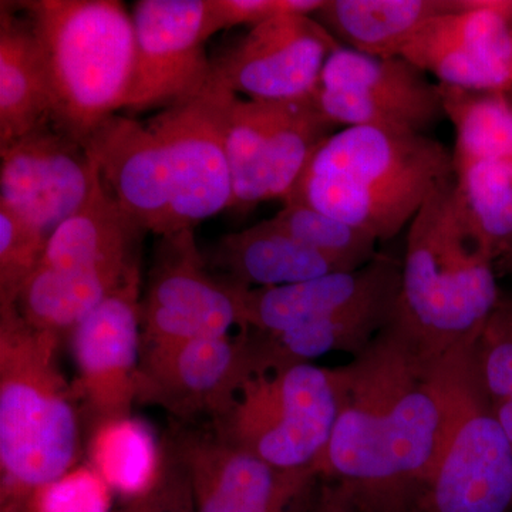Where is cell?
<instances>
[{
    "label": "cell",
    "instance_id": "obj_1",
    "mask_svg": "<svg viewBox=\"0 0 512 512\" xmlns=\"http://www.w3.org/2000/svg\"><path fill=\"white\" fill-rule=\"evenodd\" d=\"M444 355L396 322L339 366L342 404L316 473L355 512H413L439 463L450 424Z\"/></svg>",
    "mask_w": 512,
    "mask_h": 512
},
{
    "label": "cell",
    "instance_id": "obj_2",
    "mask_svg": "<svg viewBox=\"0 0 512 512\" xmlns=\"http://www.w3.org/2000/svg\"><path fill=\"white\" fill-rule=\"evenodd\" d=\"M60 338L33 328L16 305H0V512H32L79 457V410L57 362Z\"/></svg>",
    "mask_w": 512,
    "mask_h": 512
},
{
    "label": "cell",
    "instance_id": "obj_3",
    "mask_svg": "<svg viewBox=\"0 0 512 512\" xmlns=\"http://www.w3.org/2000/svg\"><path fill=\"white\" fill-rule=\"evenodd\" d=\"M453 175V151L427 134L348 127L320 147L285 202H301L389 241Z\"/></svg>",
    "mask_w": 512,
    "mask_h": 512
},
{
    "label": "cell",
    "instance_id": "obj_4",
    "mask_svg": "<svg viewBox=\"0 0 512 512\" xmlns=\"http://www.w3.org/2000/svg\"><path fill=\"white\" fill-rule=\"evenodd\" d=\"M494 264L464 228L446 178L407 229L393 319L433 355L474 338L503 298Z\"/></svg>",
    "mask_w": 512,
    "mask_h": 512
},
{
    "label": "cell",
    "instance_id": "obj_5",
    "mask_svg": "<svg viewBox=\"0 0 512 512\" xmlns=\"http://www.w3.org/2000/svg\"><path fill=\"white\" fill-rule=\"evenodd\" d=\"M42 50L53 99L52 123L86 143L126 107L136 55L133 16L116 0L18 3Z\"/></svg>",
    "mask_w": 512,
    "mask_h": 512
},
{
    "label": "cell",
    "instance_id": "obj_6",
    "mask_svg": "<svg viewBox=\"0 0 512 512\" xmlns=\"http://www.w3.org/2000/svg\"><path fill=\"white\" fill-rule=\"evenodd\" d=\"M342 404L338 367L313 363L256 370L244 380L215 434L281 470H313ZM318 474V473H316Z\"/></svg>",
    "mask_w": 512,
    "mask_h": 512
},
{
    "label": "cell",
    "instance_id": "obj_7",
    "mask_svg": "<svg viewBox=\"0 0 512 512\" xmlns=\"http://www.w3.org/2000/svg\"><path fill=\"white\" fill-rule=\"evenodd\" d=\"M478 333L444 355L447 440L413 512H512V444L478 377Z\"/></svg>",
    "mask_w": 512,
    "mask_h": 512
},
{
    "label": "cell",
    "instance_id": "obj_8",
    "mask_svg": "<svg viewBox=\"0 0 512 512\" xmlns=\"http://www.w3.org/2000/svg\"><path fill=\"white\" fill-rule=\"evenodd\" d=\"M336 127H375L427 134L446 119L439 84L404 57H373L339 47L312 94Z\"/></svg>",
    "mask_w": 512,
    "mask_h": 512
},
{
    "label": "cell",
    "instance_id": "obj_9",
    "mask_svg": "<svg viewBox=\"0 0 512 512\" xmlns=\"http://www.w3.org/2000/svg\"><path fill=\"white\" fill-rule=\"evenodd\" d=\"M237 96L211 73L204 89L175 101L147 123L163 144L170 164L175 232L194 229L231 208L225 130L229 107Z\"/></svg>",
    "mask_w": 512,
    "mask_h": 512
},
{
    "label": "cell",
    "instance_id": "obj_10",
    "mask_svg": "<svg viewBox=\"0 0 512 512\" xmlns=\"http://www.w3.org/2000/svg\"><path fill=\"white\" fill-rule=\"evenodd\" d=\"M242 289L211 275L194 229L161 238L141 301L144 345L227 336L241 328Z\"/></svg>",
    "mask_w": 512,
    "mask_h": 512
},
{
    "label": "cell",
    "instance_id": "obj_11",
    "mask_svg": "<svg viewBox=\"0 0 512 512\" xmlns=\"http://www.w3.org/2000/svg\"><path fill=\"white\" fill-rule=\"evenodd\" d=\"M140 272L130 276L72 332L73 390L93 434L131 420L141 352Z\"/></svg>",
    "mask_w": 512,
    "mask_h": 512
},
{
    "label": "cell",
    "instance_id": "obj_12",
    "mask_svg": "<svg viewBox=\"0 0 512 512\" xmlns=\"http://www.w3.org/2000/svg\"><path fill=\"white\" fill-rule=\"evenodd\" d=\"M339 47L313 16H275L252 26L211 62L212 77L251 100L303 99L318 89L323 67Z\"/></svg>",
    "mask_w": 512,
    "mask_h": 512
},
{
    "label": "cell",
    "instance_id": "obj_13",
    "mask_svg": "<svg viewBox=\"0 0 512 512\" xmlns=\"http://www.w3.org/2000/svg\"><path fill=\"white\" fill-rule=\"evenodd\" d=\"M252 373L247 335L220 336L144 345L137 379V403L164 407L178 419L227 412Z\"/></svg>",
    "mask_w": 512,
    "mask_h": 512
},
{
    "label": "cell",
    "instance_id": "obj_14",
    "mask_svg": "<svg viewBox=\"0 0 512 512\" xmlns=\"http://www.w3.org/2000/svg\"><path fill=\"white\" fill-rule=\"evenodd\" d=\"M205 0H141L134 6L136 55L126 107L171 106L210 82Z\"/></svg>",
    "mask_w": 512,
    "mask_h": 512
},
{
    "label": "cell",
    "instance_id": "obj_15",
    "mask_svg": "<svg viewBox=\"0 0 512 512\" xmlns=\"http://www.w3.org/2000/svg\"><path fill=\"white\" fill-rule=\"evenodd\" d=\"M167 446L187 474L194 512H289L319 477L271 466L214 430L180 431Z\"/></svg>",
    "mask_w": 512,
    "mask_h": 512
},
{
    "label": "cell",
    "instance_id": "obj_16",
    "mask_svg": "<svg viewBox=\"0 0 512 512\" xmlns=\"http://www.w3.org/2000/svg\"><path fill=\"white\" fill-rule=\"evenodd\" d=\"M402 57L443 86L510 93L512 0H467L427 23Z\"/></svg>",
    "mask_w": 512,
    "mask_h": 512
},
{
    "label": "cell",
    "instance_id": "obj_17",
    "mask_svg": "<svg viewBox=\"0 0 512 512\" xmlns=\"http://www.w3.org/2000/svg\"><path fill=\"white\" fill-rule=\"evenodd\" d=\"M97 164L53 123L0 146V202L52 235L89 197Z\"/></svg>",
    "mask_w": 512,
    "mask_h": 512
},
{
    "label": "cell",
    "instance_id": "obj_18",
    "mask_svg": "<svg viewBox=\"0 0 512 512\" xmlns=\"http://www.w3.org/2000/svg\"><path fill=\"white\" fill-rule=\"evenodd\" d=\"M400 286L402 262L377 254L355 271L276 288H244L241 329L272 333L306 323L339 322L372 309L396 306Z\"/></svg>",
    "mask_w": 512,
    "mask_h": 512
},
{
    "label": "cell",
    "instance_id": "obj_19",
    "mask_svg": "<svg viewBox=\"0 0 512 512\" xmlns=\"http://www.w3.org/2000/svg\"><path fill=\"white\" fill-rule=\"evenodd\" d=\"M101 180L138 227L175 234L173 180L163 144L148 124L113 114L84 143Z\"/></svg>",
    "mask_w": 512,
    "mask_h": 512
},
{
    "label": "cell",
    "instance_id": "obj_20",
    "mask_svg": "<svg viewBox=\"0 0 512 512\" xmlns=\"http://www.w3.org/2000/svg\"><path fill=\"white\" fill-rule=\"evenodd\" d=\"M144 232L120 207L97 168L89 197L50 235L39 266L127 275L140 269Z\"/></svg>",
    "mask_w": 512,
    "mask_h": 512
},
{
    "label": "cell",
    "instance_id": "obj_21",
    "mask_svg": "<svg viewBox=\"0 0 512 512\" xmlns=\"http://www.w3.org/2000/svg\"><path fill=\"white\" fill-rule=\"evenodd\" d=\"M212 262L228 281L248 289L299 284L349 271L336 259L286 234L271 218L221 238Z\"/></svg>",
    "mask_w": 512,
    "mask_h": 512
},
{
    "label": "cell",
    "instance_id": "obj_22",
    "mask_svg": "<svg viewBox=\"0 0 512 512\" xmlns=\"http://www.w3.org/2000/svg\"><path fill=\"white\" fill-rule=\"evenodd\" d=\"M467 0H326L313 18L343 47L382 57L402 56L421 29Z\"/></svg>",
    "mask_w": 512,
    "mask_h": 512
},
{
    "label": "cell",
    "instance_id": "obj_23",
    "mask_svg": "<svg viewBox=\"0 0 512 512\" xmlns=\"http://www.w3.org/2000/svg\"><path fill=\"white\" fill-rule=\"evenodd\" d=\"M53 99L42 50L29 19L2 6L0 146L52 123Z\"/></svg>",
    "mask_w": 512,
    "mask_h": 512
},
{
    "label": "cell",
    "instance_id": "obj_24",
    "mask_svg": "<svg viewBox=\"0 0 512 512\" xmlns=\"http://www.w3.org/2000/svg\"><path fill=\"white\" fill-rule=\"evenodd\" d=\"M137 272L140 269L121 275L39 266L20 291L16 308L33 328L62 336L72 333Z\"/></svg>",
    "mask_w": 512,
    "mask_h": 512
},
{
    "label": "cell",
    "instance_id": "obj_25",
    "mask_svg": "<svg viewBox=\"0 0 512 512\" xmlns=\"http://www.w3.org/2000/svg\"><path fill=\"white\" fill-rule=\"evenodd\" d=\"M454 205L481 251L500 261L512 245V158L454 164Z\"/></svg>",
    "mask_w": 512,
    "mask_h": 512
},
{
    "label": "cell",
    "instance_id": "obj_26",
    "mask_svg": "<svg viewBox=\"0 0 512 512\" xmlns=\"http://www.w3.org/2000/svg\"><path fill=\"white\" fill-rule=\"evenodd\" d=\"M336 128L320 113L312 94L303 99L272 101L265 156L268 201L288 200L313 157L336 133Z\"/></svg>",
    "mask_w": 512,
    "mask_h": 512
},
{
    "label": "cell",
    "instance_id": "obj_27",
    "mask_svg": "<svg viewBox=\"0 0 512 512\" xmlns=\"http://www.w3.org/2000/svg\"><path fill=\"white\" fill-rule=\"evenodd\" d=\"M439 86L444 114L456 131L454 164L512 158L510 93Z\"/></svg>",
    "mask_w": 512,
    "mask_h": 512
},
{
    "label": "cell",
    "instance_id": "obj_28",
    "mask_svg": "<svg viewBox=\"0 0 512 512\" xmlns=\"http://www.w3.org/2000/svg\"><path fill=\"white\" fill-rule=\"evenodd\" d=\"M272 101L235 97L228 110L225 146L232 181L231 208L251 210L266 198V137Z\"/></svg>",
    "mask_w": 512,
    "mask_h": 512
},
{
    "label": "cell",
    "instance_id": "obj_29",
    "mask_svg": "<svg viewBox=\"0 0 512 512\" xmlns=\"http://www.w3.org/2000/svg\"><path fill=\"white\" fill-rule=\"evenodd\" d=\"M271 221L302 244L336 259L349 271L362 268L379 254V241L373 235L301 202H286Z\"/></svg>",
    "mask_w": 512,
    "mask_h": 512
},
{
    "label": "cell",
    "instance_id": "obj_30",
    "mask_svg": "<svg viewBox=\"0 0 512 512\" xmlns=\"http://www.w3.org/2000/svg\"><path fill=\"white\" fill-rule=\"evenodd\" d=\"M481 386L501 426L512 427V301L501 298L474 345Z\"/></svg>",
    "mask_w": 512,
    "mask_h": 512
},
{
    "label": "cell",
    "instance_id": "obj_31",
    "mask_svg": "<svg viewBox=\"0 0 512 512\" xmlns=\"http://www.w3.org/2000/svg\"><path fill=\"white\" fill-rule=\"evenodd\" d=\"M96 461L107 483L130 495L144 490L153 480L158 460L148 450V439L133 421L106 427L94 434Z\"/></svg>",
    "mask_w": 512,
    "mask_h": 512
},
{
    "label": "cell",
    "instance_id": "obj_32",
    "mask_svg": "<svg viewBox=\"0 0 512 512\" xmlns=\"http://www.w3.org/2000/svg\"><path fill=\"white\" fill-rule=\"evenodd\" d=\"M49 235L0 202V305H16L45 256Z\"/></svg>",
    "mask_w": 512,
    "mask_h": 512
},
{
    "label": "cell",
    "instance_id": "obj_33",
    "mask_svg": "<svg viewBox=\"0 0 512 512\" xmlns=\"http://www.w3.org/2000/svg\"><path fill=\"white\" fill-rule=\"evenodd\" d=\"M326 0H205L204 36L239 25L256 26L281 15L313 16Z\"/></svg>",
    "mask_w": 512,
    "mask_h": 512
},
{
    "label": "cell",
    "instance_id": "obj_34",
    "mask_svg": "<svg viewBox=\"0 0 512 512\" xmlns=\"http://www.w3.org/2000/svg\"><path fill=\"white\" fill-rule=\"evenodd\" d=\"M121 512H194L187 474L170 447L158 458L151 483L130 495Z\"/></svg>",
    "mask_w": 512,
    "mask_h": 512
},
{
    "label": "cell",
    "instance_id": "obj_35",
    "mask_svg": "<svg viewBox=\"0 0 512 512\" xmlns=\"http://www.w3.org/2000/svg\"><path fill=\"white\" fill-rule=\"evenodd\" d=\"M32 512H104L103 487L92 476H67L37 495Z\"/></svg>",
    "mask_w": 512,
    "mask_h": 512
},
{
    "label": "cell",
    "instance_id": "obj_36",
    "mask_svg": "<svg viewBox=\"0 0 512 512\" xmlns=\"http://www.w3.org/2000/svg\"><path fill=\"white\" fill-rule=\"evenodd\" d=\"M312 512H355L339 485L326 481L320 485Z\"/></svg>",
    "mask_w": 512,
    "mask_h": 512
},
{
    "label": "cell",
    "instance_id": "obj_37",
    "mask_svg": "<svg viewBox=\"0 0 512 512\" xmlns=\"http://www.w3.org/2000/svg\"><path fill=\"white\" fill-rule=\"evenodd\" d=\"M500 268L507 274H512V245L511 248L505 252L503 258L500 259Z\"/></svg>",
    "mask_w": 512,
    "mask_h": 512
},
{
    "label": "cell",
    "instance_id": "obj_38",
    "mask_svg": "<svg viewBox=\"0 0 512 512\" xmlns=\"http://www.w3.org/2000/svg\"><path fill=\"white\" fill-rule=\"evenodd\" d=\"M510 94L512 96V72H511V89H510Z\"/></svg>",
    "mask_w": 512,
    "mask_h": 512
}]
</instances>
